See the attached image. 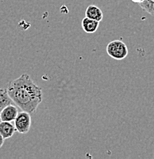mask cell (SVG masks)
Here are the masks:
<instances>
[{
	"mask_svg": "<svg viewBox=\"0 0 154 159\" xmlns=\"http://www.w3.org/2000/svg\"><path fill=\"white\" fill-rule=\"evenodd\" d=\"M4 142H5V139L3 138V136L1 135V133H0V148L2 147L3 144H4Z\"/></svg>",
	"mask_w": 154,
	"mask_h": 159,
	"instance_id": "30bf717a",
	"label": "cell"
},
{
	"mask_svg": "<svg viewBox=\"0 0 154 159\" xmlns=\"http://www.w3.org/2000/svg\"><path fill=\"white\" fill-rule=\"evenodd\" d=\"M0 122H1V119H0Z\"/></svg>",
	"mask_w": 154,
	"mask_h": 159,
	"instance_id": "7c38bea8",
	"label": "cell"
},
{
	"mask_svg": "<svg viewBox=\"0 0 154 159\" xmlns=\"http://www.w3.org/2000/svg\"><path fill=\"white\" fill-rule=\"evenodd\" d=\"M143 1H144V0H132V2H135V3H139V4H140V3H142Z\"/></svg>",
	"mask_w": 154,
	"mask_h": 159,
	"instance_id": "8fae6325",
	"label": "cell"
},
{
	"mask_svg": "<svg viewBox=\"0 0 154 159\" xmlns=\"http://www.w3.org/2000/svg\"><path fill=\"white\" fill-rule=\"evenodd\" d=\"M15 131V125H13L11 122H6V121L0 122V133L5 139L12 137Z\"/></svg>",
	"mask_w": 154,
	"mask_h": 159,
	"instance_id": "5b68a950",
	"label": "cell"
},
{
	"mask_svg": "<svg viewBox=\"0 0 154 159\" xmlns=\"http://www.w3.org/2000/svg\"><path fill=\"white\" fill-rule=\"evenodd\" d=\"M140 6L143 11L154 16V0H144Z\"/></svg>",
	"mask_w": 154,
	"mask_h": 159,
	"instance_id": "9c48e42d",
	"label": "cell"
},
{
	"mask_svg": "<svg viewBox=\"0 0 154 159\" xmlns=\"http://www.w3.org/2000/svg\"><path fill=\"white\" fill-rule=\"evenodd\" d=\"M86 17L98 21H102L103 19V12L99 7L95 5H90L86 10Z\"/></svg>",
	"mask_w": 154,
	"mask_h": 159,
	"instance_id": "8992f818",
	"label": "cell"
},
{
	"mask_svg": "<svg viewBox=\"0 0 154 159\" xmlns=\"http://www.w3.org/2000/svg\"><path fill=\"white\" fill-rule=\"evenodd\" d=\"M10 104H13V101L8 93L7 88H0V112Z\"/></svg>",
	"mask_w": 154,
	"mask_h": 159,
	"instance_id": "ba28073f",
	"label": "cell"
},
{
	"mask_svg": "<svg viewBox=\"0 0 154 159\" xmlns=\"http://www.w3.org/2000/svg\"><path fill=\"white\" fill-rule=\"evenodd\" d=\"M7 91L13 102L31 115L35 113L43 100L42 89L34 84L28 74H21L18 78L10 81Z\"/></svg>",
	"mask_w": 154,
	"mask_h": 159,
	"instance_id": "6da1fadb",
	"label": "cell"
},
{
	"mask_svg": "<svg viewBox=\"0 0 154 159\" xmlns=\"http://www.w3.org/2000/svg\"><path fill=\"white\" fill-rule=\"evenodd\" d=\"M106 52L112 58L121 61L125 59L128 54V49L125 43L120 40H115L108 44Z\"/></svg>",
	"mask_w": 154,
	"mask_h": 159,
	"instance_id": "7a4b0ae2",
	"label": "cell"
},
{
	"mask_svg": "<svg viewBox=\"0 0 154 159\" xmlns=\"http://www.w3.org/2000/svg\"><path fill=\"white\" fill-rule=\"evenodd\" d=\"M14 125L16 131L20 134H27L30 131L31 125V116L29 112L21 111L18 113L14 121Z\"/></svg>",
	"mask_w": 154,
	"mask_h": 159,
	"instance_id": "3957f363",
	"label": "cell"
},
{
	"mask_svg": "<svg viewBox=\"0 0 154 159\" xmlns=\"http://www.w3.org/2000/svg\"><path fill=\"white\" fill-rule=\"evenodd\" d=\"M99 27V21L85 17L82 20V28L86 33H95Z\"/></svg>",
	"mask_w": 154,
	"mask_h": 159,
	"instance_id": "52a82bcc",
	"label": "cell"
},
{
	"mask_svg": "<svg viewBox=\"0 0 154 159\" xmlns=\"http://www.w3.org/2000/svg\"><path fill=\"white\" fill-rule=\"evenodd\" d=\"M18 113L19 112H18L17 107L12 104H10L0 112V119H1V121L12 122L15 119Z\"/></svg>",
	"mask_w": 154,
	"mask_h": 159,
	"instance_id": "277c9868",
	"label": "cell"
}]
</instances>
